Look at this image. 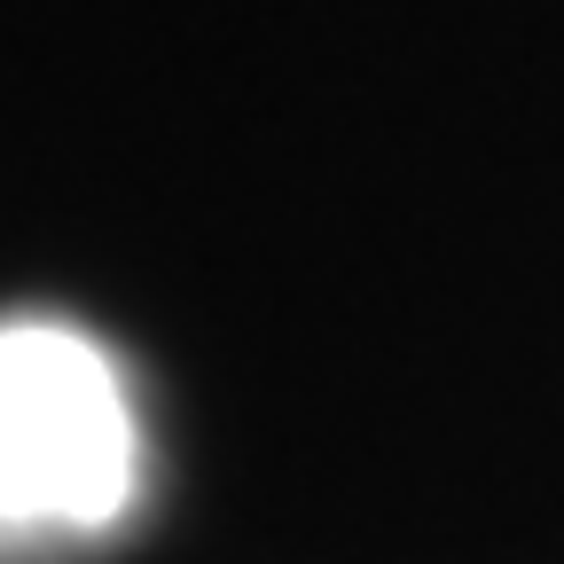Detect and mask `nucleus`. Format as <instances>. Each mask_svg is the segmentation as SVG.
<instances>
[{
	"label": "nucleus",
	"mask_w": 564,
	"mask_h": 564,
	"mask_svg": "<svg viewBox=\"0 0 564 564\" xmlns=\"http://www.w3.org/2000/svg\"><path fill=\"white\" fill-rule=\"evenodd\" d=\"M133 494V415L110 361L55 322L0 329V533L110 525Z\"/></svg>",
	"instance_id": "f257e3e1"
}]
</instances>
